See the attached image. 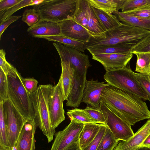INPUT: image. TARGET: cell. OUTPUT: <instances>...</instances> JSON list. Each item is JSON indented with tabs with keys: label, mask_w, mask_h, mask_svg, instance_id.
<instances>
[{
	"label": "cell",
	"mask_w": 150,
	"mask_h": 150,
	"mask_svg": "<svg viewBox=\"0 0 150 150\" xmlns=\"http://www.w3.org/2000/svg\"><path fill=\"white\" fill-rule=\"evenodd\" d=\"M101 100L130 126L140 121L150 119V111L143 99L112 86L103 90Z\"/></svg>",
	"instance_id": "6da1fadb"
},
{
	"label": "cell",
	"mask_w": 150,
	"mask_h": 150,
	"mask_svg": "<svg viewBox=\"0 0 150 150\" xmlns=\"http://www.w3.org/2000/svg\"><path fill=\"white\" fill-rule=\"evenodd\" d=\"M149 35V30L122 23L106 30L103 38L91 36L85 43L84 49L119 44L132 48Z\"/></svg>",
	"instance_id": "7a4b0ae2"
},
{
	"label": "cell",
	"mask_w": 150,
	"mask_h": 150,
	"mask_svg": "<svg viewBox=\"0 0 150 150\" xmlns=\"http://www.w3.org/2000/svg\"><path fill=\"white\" fill-rule=\"evenodd\" d=\"M54 88V86L51 84L39 85L35 92L29 93L35 115L34 120L49 143L53 140L55 132L52 125L49 108V101Z\"/></svg>",
	"instance_id": "3957f363"
},
{
	"label": "cell",
	"mask_w": 150,
	"mask_h": 150,
	"mask_svg": "<svg viewBox=\"0 0 150 150\" xmlns=\"http://www.w3.org/2000/svg\"><path fill=\"white\" fill-rule=\"evenodd\" d=\"M134 72L128 63L122 68L106 71L103 78L110 86L133 94L142 99L149 100Z\"/></svg>",
	"instance_id": "277c9868"
},
{
	"label": "cell",
	"mask_w": 150,
	"mask_h": 150,
	"mask_svg": "<svg viewBox=\"0 0 150 150\" xmlns=\"http://www.w3.org/2000/svg\"><path fill=\"white\" fill-rule=\"evenodd\" d=\"M78 0H44L36 6L41 20L59 23L73 18Z\"/></svg>",
	"instance_id": "5b68a950"
},
{
	"label": "cell",
	"mask_w": 150,
	"mask_h": 150,
	"mask_svg": "<svg viewBox=\"0 0 150 150\" xmlns=\"http://www.w3.org/2000/svg\"><path fill=\"white\" fill-rule=\"evenodd\" d=\"M19 73L15 77L8 76V98L27 121L34 119L35 115L29 93L23 86Z\"/></svg>",
	"instance_id": "8992f818"
},
{
	"label": "cell",
	"mask_w": 150,
	"mask_h": 150,
	"mask_svg": "<svg viewBox=\"0 0 150 150\" xmlns=\"http://www.w3.org/2000/svg\"><path fill=\"white\" fill-rule=\"evenodd\" d=\"M7 126V146L14 149L22 128L27 121L8 99L3 103Z\"/></svg>",
	"instance_id": "52a82bcc"
},
{
	"label": "cell",
	"mask_w": 150,
	"mask_h": 150,
	"mask_svg": "<svg viewBox=\"0 0 150 150\" xmlns=\"http://www.w3.org/2000/svg\"><path fill=\"white\" fill-rule=\"evenodd\" d=\"M53 45L57 50L61 62H68L74 69V73H87L91 66L88 56L81 52L61 43L54 42Z\"/></svg>",
	"instance_id": "ba28073f"
},
{
	"label": "cell",
	"mask_w": 150,
	"mask_h": 150,
	"mask_svg": "<svg viewBox=\"0 0 150 150\" xmlns=\"http://www.w3.org/2000/svg\"><path fill=\"white\" fill-rule=\"evenodd\" d=\"M99 109L104 115L106 125L117 140L126 141L134 135L131 126L115 114L101 101Z\"/></svg>",
	"instance_id": "9c48e42d"
},
{
	"label": "cell",
	"mask_w": 150,
	"mask_h": 150,
	"mask_svg": "<svg viewBox=\"0 0 150 150\" xmlns=\"http://www.w3.org/2000/svg\"><path fill=\"white\" fill-rule=\"evenodd\" d=\"M84 123L71 120L63 130L56 132L50 150H64L73 142L79 140Z\"/></svg>",
	"instance_id": "30bf717a"
},
{
	"label": "cell",
	"mask_w": 150,
	"mask_h": 150,
	"mask_svg": "<svg viewBox=\"0 0 150 150\" xmlns=\"http://www.w3.org/2000/svg\"><path fill=\"white\" fill-rule=\"evenodd\" d=\"M64 101L62 80L60 76L57 84L54 86L49 101L51 123L54 129L65 119L63 104Z\"/></svg>",
	"instance_id": "8fae6325"
},
{
	"label": "cell",
	"mask_w": 150,
	"mask_h": 150,
	"mask_svg": "<svg viewBox=\"0 0 150 150\" xmlns=\"http://www.w3.org/2000/svg\"><path fill=\"white\" fill-rule=\"evenodd\" d=\"M110 85L105 82L94 80L86 81L81 102L94 108L99 109L102 91Z\"/></svg>",
	"instance_id": "7c38bea8"
},
{
	"label": "cell",
	"mask_w": 150,
	"mask_h": 150,
	"mask_svg": "<svg viewBox=\"0 0 150 150\" xmlns=\"http://www.w3.org/2000/svg\"><path fill=\"white\" fill-rule=\"evenodd\" d=\"M133 56V54L130 52L125 54H98L92 55V58L100 62L108 71L126 66Z\"/></svg>",
	"instance_id": "4fadbf2b"
},
{
	"label": "cell",
	"mask_w": 150,
	"mask_h": 150,
	"mask_svg": "<svg viewBox=\"0 0 150 150\" xmlns=\"http://www.w3.org/2000/svg\"><path fill=\"white\" fill-rule=\"evenodd\" d=\"M61 34L65 36L84 43L91 36L88 30L76 22L73 18L59 22Z\"/></svg>",
	"instance_id": "5bb4252c"
},
{
	"label": "cell",
	"mask_w": 150,
	"mask_h": 150,
	"mask_svg": "<svg viewBox=\"0 0 150 150\" xmlns=\"http://www.w3.org/2000/svg\"><path fill=\"white\" fill-rule=\"evenodd\" d=\"M37 126L34 119L27 121L19 135L14 150H35Z\"/></svg>",
	"instance_id": "9a60e30c"
},
{
	"label": "cell",
	"mask_w": 150,
	"mask_h": 150,
	"mask_svg": "<svg viewBox=\"0 0 150 150\" xmlns=\"http://www.w3.org/2000/svg\"><path fill=\"white\" fill-rule=\"evenodd\" d=\"M150 133V120L130 138L119 142L113 150H136L140 146Z\"/></svg>",
	"instance_id": "2e32d148"
},
{
	"label": "cell",
	"mask_w": 150,
	"mask_h": 150,
	"mask_svg": "<svg viewBox=\"0 0 150 150\" xmlns=\"http://www.w3.org/2000/svg\"><path fill=\"white\" fill-rule=\"evenodd\" d=\"M29 35L37 36H51L61 34L59 23L40 20L27 30Z\"/></svg>",
	"instance_id": "e0dca14e"
},
{
	"label": "cell",
	"mask_w": 150,
	"mask_h": 150,
	"mask_svg": "<svg viewBox=\"0 0 150 150\" xmlns=\"http://www.w3.org/2000/svg\"><path fill=\"white\" fill-rule=\"evenodd\" d=\"M87 12L88 31L91 36L100 38L104 37L106 31L103 26L93 10V8L87 0Z\"/></svg>",
	"instance_id": "ac0fdd59"
},
{
	"label": "cell",
	"mask_w": 150,
	"mask_h": 150,
	"mask_svg": "<svg viewBox=\"0 0 150 150\" xmlns=\"http://www.w3.org/2000/svg\"><path fill=\"white\" fill-rule=\"evenodd\" d=\"M102 124L86 123L84 124L79 137V143L83 150L88 146L96 137Z\"/></svg>",
	"instance_id": "d6986e66"
},
{
	"label": "cell",
	"mask_w": 150,
	"mask_h": 150,
	"mask_svg": "<svg viewBox=\"0 0 150 150\" xmlns=\"http://www.w3.org/2000/svg\"><path fill=\"white\" fill-rule=\"evenodd\" d=\"M62 73L60 76L64 100L66 99L71 91L74 72V69L68 62H61Z\"/></svg>",
	"instance_id": "ffe728a7"
},
{
	"label": "cell",
	"mask_w": 150,
	"mask_h": 150,
	"mask_svg": "<svg viewBox=\"0 0 150 150\" xmlns=\"http://www.w3.org/2000/svg\"><path fill=\"white\" fill-rule=\"evenodd\" d=\"M93 7L109 14H118L124 0H88Z\"/></svg>",
	"instance_id": "44dd1931"
},
{
	"label": "cell",
	"mask_w": 150,
	"mask_h": 150,
	"mask_svg": "<svg viewBox=\"0 0 150 150\" xmlns=\"http://www.w3.org/2000/svg\"><path fill=\"white\" fill-rule=\"evenodd\" d=\"M35 37L59 43L68 47L75 49L81 52H84V42L72 39L61 34L51 36H37Z\"/></svg>",
	"instance_id": "7402d4cb"
},
{
	"label": "cell",
	"mask_w": 150,
	"mask_h": 150,
	"mask_svg": "<svg viewBox=\"0 0 150 150\" xmlns=\"http://www.w3.org/2000/svg\"><path fill=\"white\" fill-rule=\"evenodd\" d=\"M132 48L125 44H119L89 48L86 50L92 55L98 54L127 53L130 52Z\"/></svg>",
	"instance_id": "603a6c76"
},
{
	"label": "cell",
	"mask_w": 150,
	"mask_h": 150,
	"mask_svg": "<svg viewBox=\"0 0 150 150\" xmlns=\"http://www.w3.org/2000/svg\"><path fill=\"white\" fill-rule=\"evenodd\" d=\"M117 15L119 20L123 23L150 31V18L128 15L122 12H119Z\"/></svg>",
	"instance_id": "cb8c5ba5"
},
{
	"label": "cell",
	"mask_w": 150,
	"mask_h": 150,
	"mask_svg": "<svg viewBox=\"0 0 150 150\" xmlns=\"http://www.w3.org/2000/svg\"><path fill=\"white\" fill-rule=\"evenodd\" d=\"M93 8L96 15L106 30L111 29L122 24L115 15L108 14L102 11Z\"/></svg>",
	"instance_id": "d4e9b609"
},
{
	"label": "cell",
	"mask_w": 150,
	"mask_h": 150,
	"mask_svg": "<svg viewBox=\"0 0 150 150\" xmlns=\"http://www.w3.org/2000/svg\"><path fill=\"white\" fill-rule=\"evenodd\" d=\"M87 3V0H78L77 8L73 18L88 31Z\"/></svg>",
	"instance_id": "484cf974"
},
{
	"label": "cell",
	"mask_w": 150,
	"mask_h": 150,
	"mask_svg": "<svg viewBox=\"0 0 150 150\" xmlns=\"http://www.w3.org/2000/svg\"><path fill=\"white\" fill-rule=\"evenodd\" d=\"M137 57L135 71L149 75L150 73V53L135 52Z\"/></svg>",
	"instance_id": "4316f807"
},
{
	"label": "cell",
	"mask_w": 150,
	"mask_h": 150,
	"mask_svg": "<svg viewBox=\"0 0 150 150\" xmlns=\"http://www.w3.org/2000/svg\"><path fill=\"white\" fill-rule=\"evenodd\" d=\"M44 0H22L19 3L12 8L0 13V22L12 15L18 10L26 6H37L44 1Z\"/></svg>",
	"instance_id": "83f0119b"
},
{
	"label": "cell",
	"mask_w": 150,
	"mask_h": 150,
	"mask_svg": "<svg viewBox=\"0 0 150 150\" xmlns=\"http://www.w3.org/2000/svg\"><path fill=\"white\" fill-rule=\"evenodd\" d=\"M118 142L107 127L97 150H113Z\"/></svg>",
	"instance_id": "f1b7e54d"
},
{
	"label": "cell",
	"mask_w": 150,
	"mask_h": 150,
	"mask_svg": "<svg viewBox=\"0 0 150 150\" xmlns=\"http://www.w3.org/2000/svg\"><path fill=\"white\" fill-rule=\"evenodd\" d=\"M67 115L71 120H74L84 124L96 123L83 109L76 108L69 110L67 112Z\"/></svg>",
	"instance_id": "f546056e"
},
{
	"label": "cell",
	"mask_w": 150,
	"mask_h": 150,
	"mask_svg": "<svg viewBox=\"0 0 150 150\" xmlns=\"http://www.w3.org/2000/svg\"><path fill=\"white\" fill-rule=\"evenodd\" d=\"M6 54L3 49L0 50V68L7 76L15 77L19 72L15 68L6 61Z\"/></svg>",
	"instance_id": "4dcf8cb0"
},
{
	"label": "cell",
	"mask_w": 150,
	"mask_h": 150,
	"mask_svg": "<svg viewBox=\"0 0 150 150\" xmlns=\"http://www.w3.org/2000/svg\"><path fill=\"white\" fill-rule=\"evenodd\" d=\"M41 19L40 14L36 9L34 8L25 10L22 18V21L26 23L29 27L33 26Z\"/></svg>",
	"instance_id": "1f68e13d"
},
{
	"label": "cell",
	"mask_w": 150,
	"mask_h": 150,
	"mask_svg": "<svg viewBox=\"0 0 150 150\" xmlns=\"http://www.w3.org/2000/svg\"><path fill=\"white\" fill-rule=\"evenodd\" d=\"M3 104L0 102V143L7 146V126Z\"/></svg>",
	"instance_id": "d6a6232c"
},
{
	"label": "cell",
	"mask_w": 150,
	"mask_h": 150,
	"mask_svg": "<svg viewBox=\"0 0 150 150\" xmlns=\"http://www.w3.org/2000/svg\"><path fill=\"white\" fill-rule=\"evenodd\" d=\"M8 76L0 68V102L3 103L8 99Z\"/></svg>",
	"instance_id": "836d02e7"
},
{
	"label": "cell",
	"mask_w": 150,
	"mask_h": 150,
	"mask_svg": "<svg viewBox=\"0 0 150 150\" xmlns=\"http://www.w3.org/2000/svg\"><path fill=\"white\" fill-rule=\"evenodd\" d=\"M147 5H150V0H124L120 9L123 12Z\"/></svg>",
	"instance_id": "e575fe53"
},
{
	"label": "cell",
	"mask_w": 150,
	"mask_h": 150,
	"mask_svg": "<svg viewBox=\"0 0 150 150\" xmlns=\"http://www.w3.org/2000/svg\"><path fill=\"white\" fill-rule=\"evenodd\" d=\"M83 110L96 123L106 125L104 115L99 108H94L88 106Z\"/></svg>",
	"instance_id": "d590c367"
},
{
	"label": "cell",
	"mask_w": 150,
	"mask_h": 150,
	"mask_svg": "<svg viewBox=\"0 0 150 150\" xmlns=\"http://www.w3.org/2000/svg\"><path fill=\"white\" fill-rule=\"evenodd\" d=\"M122 13L138 17L150 18V5L142 6Z\"/></svg>",
	"instance_id": "8d00e7d4"
},
{
	"label": "cell",
	"mask_w": 150,
	"mask_h": 150,
	"mask_svg": "<svg viewBox=\"0 0 150 150\" xmlns=\"http://www.w3.org/2000/svg\"><path fill=\"white\" fill-rule=\"evenodd\" d=\"M107 127L104 124H102L97 135L89 144L83 150H97Z\"/></svg>",
	"instance_id": "74e56055"
},
{
	"label": "cell",
	"mask_w": 150,
	"mask_h": 150,
	"mask_svg": "<svg viewBox=\"0 0 150 150\" xmlns=\"http://www.w3.org/2000/svg\"><path fill=\"white\" fill-rule=\"evenodd\" d=\"M130 52L150 53V35L144 39L133 47Z\"/></svg>",
	"instance_id": "f35d334b"
},
{
	"label": "cell",
	"mask_w": 150,
	"mask_h": 150,
	"mask_svg": "<svg viewBox=\"0 0 150 150\" xmlns=\"http://www.w3.org/2000/svg\"><path fill=\"white\" fill-rule=\"evenodd\" d=\"M143 88L147 94L150 102V81L147 75L134 72Z\"/></svg>",
	"instance_id": "ab89813d"
},
{
	"label": "cell",
	"mask_w": 150,
	"mask_h": 150,
	"mask_svg": "<svg viewBox=\"0 0 150 150\" xmlns=\"http://www.w3.org/2000/svg\"><path fill=\"white\" fill-rule=\"evenodd\" d=\"M21 81L24 88L29 93L35 92L38 89V81L34 78L22 77Z\"/></svg>",
	"instance_id": "60d3db41"
},
{
	"label": "cell",
	"mask_w": 150,
	"mask_h": 150,
	"mask_svg": "<svg viewBox=\"0 0 150 150\" xmlns=\"http://www.w3.org/2000/svg\"><path fill=\"white\" fill-rule=\"evenodd\" d=\"M21 16H11L3 21L0 22V38L3 33L7 27L11 23L20 18Z\"/></svg>",
	"instance_id": "b9f144b4"
},
{
	"label": "cell",
	"mask_w": 150,
	"mask_h": 150,
	"mask_svg": "<svg viewBox=\"0 0 150 150\" xmlns=\"http://www.w3.org/2000/svg\"><path fill=\"white\" fill-rule=\"evenodd\" d=\"M22 0H0V13L10 8Z\"/></svg>",
	"instance_id": "7bdbcfd3"
},
{
	"label": "cell",
	"mask_w": 150,
	"mask_h": 150,
	"mask_svg": "<svg viewBox=\"0 0 150 150\" xmlns=\"http://www.w3.org/2000/svg\"><path fill=\"white\" fill-rule=\"evenodd\" d=\"M79 140L73 142L64 150H82L80 146Z\"/></svg>",
	"instance_id": "ee69618b"
},
{
	"label": "cell",
	"mask_w": 150,
	"mask_h": 150,
	"mask_svg": "<svg viewBox=\"0 0 150 150\" xmlns=\"http://www.w3.org/2000/svg\"><path fill=\"white\" fill-rule=\"evenodd\" d=\"M141 146L150 147V133L146 137Z\"/></svg>",
	"instance_id": "f6af8a7d"
},
{
	"label": "cell",
	"mask_w": 150,
	"mask_h": 150,
	"mask_svg": "<svg viewBox=\"0 0 150 150\" xmlns=\"http://www.w3.org/2000/svg\"><path fill=\"white\" fill-rule=\"evenodd\" d=\"M136 150H150V147L144 146H141Z\"/></svg>",
	"instance_id": "bcb514c9"
},
{
	"label": "cell",
	"mask_w": 150,
	"mask_h": 150,
	"mask_svg": "<svg viewBox=\"0 0 150 150\" xmlns=\"http://www.w3.org/2000/svg\"><path fill=\"white\" fill-rule=\"evenodd\" d=\"M3 146L4 150H14L13 149L7 146L1 144Z\"/></svg>",
	"instance_id": "7dc6e473"
},
{
	"label": "cell",
	"mask_w": 150,
	"mask_h": 150,
	"mask_svg": "<svg viewBox=\"0 0 150 150\" xmlns=\"http://www.w3.org/2000/svg\"><path fill=\"white\" fill-rule=\"evenodd\" d=\"M0 150H4L3 146L1 144H0Z\"/></svg>",
	"instance_id": "c3c4849f"
},
{
	"label": "cell",
	"mask_w": 150,
	"mask_h": 150,
	"mask_svg": "<svg viewBox=\"0 0 150 150\" xmlns=\"http://www.w3.org/2000/svg\"><path fill=\"white\" fill-rule=\"evenodd\" d=\"M150 81V73L149 75H147Z\"/></svg>",
	"instance_id": "681fc988"
},
{
	"label": "cell",
	"mask_w": 150,
	"mask_h": 150,
	"mask_svg": "<svg viewBox=\"0 0 150 150\" xmlns=\"http://www.w3.org/2000/svg\"><path fill=\"white\" fill-rule=\"evenodd\" d=\"M149 119L150 120V119Z\"/></svg>",
	"instance_id": "f907efd6"
}]
</instances>
